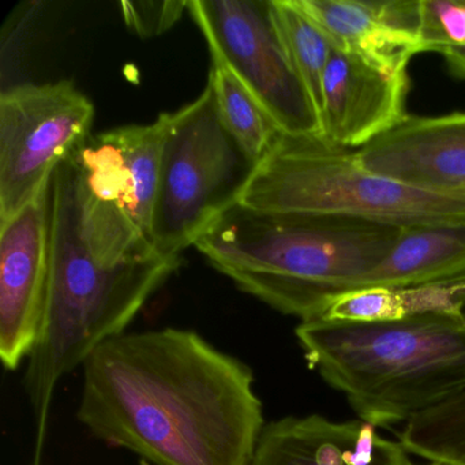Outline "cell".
<instances>
[{"instance_id":"cell-1","label":"cell","mask_w":465,"mask_h":465,"mask_svg":"<svg viewBox=\"0 0 465 465\" xmlns=\"http://www.w3.org/2000/svg\"><path fill=\"white\" fill-rule=\"evenodd\" d=\"M77 418L153 465H249L265 427L254 372L186 329L124 333L84 363Z\"/></svg>"},{"instance_id":"cell-2","label":"cell","mask_w":465,"mask_h":465,"mask_svg":"<svg viewBox=\"0 0 465 465\" xmlns=\"http://www.w3.org/2000/svg\"><path fill=\"white\" fill-rule=\"evenodd\" d=\"M48 198L47 310L24 380L36 419L34 465H42L59 381L124 334L182 263L160 255L119 209L94 198L73 154L54 171Z\"/></svg>"},{"instance_id":"cell-3","label":"cell","mask_w":465,"mask_h":465,"mask_svg":"<svg viewBox=\"0 0 465 465\" xmlns=\"http://www.w3.org/2000/svg\"><path fill=\"white\" fill-rule=\"evenodd\" d=\"M404 227L317 214L271 213L233 205L194 247L236 287L303 321L356 290Z\"/></svg>"},{"instance_id":"cell-4","label":"cell","mask_w":465,"mask_h":465,"mask_svg":"<svg viewBox=\"0 0 465 465\" xmlns=\"http://www.w3.org/2000/svg\"><path fill=\"white\" fill-rule=\"evenodd\" d=\"M310 367L347 396L361 420L407 423L465 391V312L396 321H303Z\"/></svg>"},{"instance_id":"cell-5","label":"cell","mask_w":465,"mask_h":465,"mask_svg":"<svg viewBox=\"0 0 465 465\" xmlns=\"http://www.w3.org/2000/svg\"><path fill=\"white\" fill-rule=\"evenodd\" d=\"M239 205L271 213L317 214L399 227L465 222V195L435 194L374 175L356 151L320 137L280 134L258 163Z\"/></svg>"},{"instance_id":"cell-6","label":"cell","mask_w":465,"mask_h":465,"mask_svg":"<svg viewBox=\"0 0 465 465\" xmlns=\"http://www.w3.org/2000/svg\"><path fill=\"white\" fill-rule=\"evenodd\" d=\"M157 119L163 146L152 239L160 255L182 260L239 203L258 163L225 129L209 83L194 102Z\"/></svg>"},{"instance_id":"cell-7","label":"cell","mask_w":465,"mask_h":465,"mask_svg":"<svg viewBox=\"0 0 465 465\" xmlns=\"http://www.w3.org/2000/svg\"><path fill=\"white\" fill-rule=\"evenodd\" d=\"M213 64L230 70L282 134L320 137V115L296 72L273 0H189Z\"/></svg>"},{"instance_id":"cell-8","label":"cell","mask_w":465,"mask_h":465,"mask_svg":"<svg viewBox=\"0 0 465 465\" xmlns=\"http://www.w3.org/2000/svg\"><path fill=\"white\" fill-rule=\"evenodd\" d=\"M94 105L72 81L23 84L0 94V222L50 183L59 164L91 135Z\"/></svg>"},{"instance_id":"cell-9","label":"cell","mask_w":465,"mask_h":465,"mask_svg":"<svg viewBox=\"0 0 465 465\" xmlns=\"http://www.w3.org/2000/svg\"><path fill=\"white\" fill-rule=\"evenodd\" d=\"M48 186L0 222V358L15 371L39 341L50 280Z\"/></svg>"},{"instance_id":"cell-10","label":"cell","mask_w":465,"mask_h":465,"mask_svg":"<svg viewBox=\"0 0 465 465\" xmlns=\"http://www.w3.org/2000/svg\"><path fill=\"white\" fill-rule=\"evenodd\" d=\"M162 146L157 119L91 134L72 153L89 193L119 209L152 246Z\"/></svg>"},{"instance_id":"cell-11","label":"cell","mask_w":465,"mask_h":465,"mask_svg":"<svg viewBox=\"0 0 465 465\" xmlns=\"http://www.w3.org/2000/svg\"><path fill=\"white\" fill-rule=\"evenodd\" d=\"M374 175L445 195H465V113L408 115L356 151Z\"/></svg>"},{"instance_id":"cell-12","label":"cell","mask_w":465,"mask_h":465,"mask_svg":"<svg viewBox=\"0 0 465 465\" xmlns=\"http://www.w3.org/2000/svg\"><path fill=\"white\" fill-rule=\"evenodd\" d=\"M408 92V72L388 74L333 48L323 74L321 138L350 151L363 148L407 118Z\"/></svg>"},{"instance_id":"cell-13","label":"cell","mask_w":465,"mask_h":465,"mask_svg":"<svg viewBox=\"0 0 465 465\" xmlns=\"http://www.w3.org/2000/svg\"><path fill=\"white\" fill-rule=\"evenodd\" d=\"M331 40L388 74L407 73L420 40V0H292Z\"/></svg>"},{"instance_id":"cell-14","label":"cell","mask_w":465,"mask_h":465,"mask_svg":"<svg viewBox=\"0 0 465 465\" xmlns=\"http://www.w3.org/2000/svg\"><path fill=\"white\" fill-rule=\"evenodd\" d=\"M401 442L364 420L287 416L266 423L249 465H411Z\"/></svg>"},{"instance_id":"cell-15","label":"cell","mask_w":465,"mask_h":465,"mask_svg":"<svg viewBox=\"0 0 465 465\" xmlns=\"http://www.w3.org/2000/svg\"><path fill=\"white\" fill-rule=\"evenodd\" d=\"M465 277V222L404 227L389 254L356 290L410 287ZM355 290V291H356Z\"/></svg>"},{"instance_id":"cell-16","label":"cell","mask_w":465,"mask_h":465,"mask_svg":"<svg viewBox=\"0 0 465 465\" xmlns=\"http://www.w3.org/2000/svg\"><path fill=\"white\" fill-rule=\"evenodd\" d=\"M465 312V277L410 287L361 288L333 302L321 318L396 321L431 312Z\"/></svg>"},{"instance_id":"cell-17","label":"cell","mask_w":465,"mask_h":465,"mask_svg":"<svg viewBox=\"0 0 465 465\" xmlns=\"http://www.w3.org/2000/svg\"><path fill=\"white\" fill-rule=\"evenodd\" d=\"M208 83L213 89L225 129L252 160L260 163L282 134L279 127L238 78L222 64H213Z\"/></svg>"},{"instance_id":"cell-18","label":"cell","mask_w":465,"mask_h":465,"mask_svg":"<svg viewBox=\"0 0 465 465\" xmlns=\"http://www.w3.org/2000/svg\"><path fill=\"white\" fill-rule=\"evenodd\" d=\"M400 442L430 461L465 465V391L408 420Z\"/></svg>"},{"instance_id":"cell-19","label":"cell","mask_w":465,"mask_h":465,"mask_svg":"<svg viewBox=\"0 0 465 465\" xmlns=\"http://www.w3.org/2000/svg\"><path fill=\"white\" fill-rule=\"evenodd\" d=\"M273 4L291 59L309 91L321 121L323 74L333 45L326 35L292 4V0H273Z\"/></svg>"},{"instance_id":"cell-20","label":"cell","mask_w":465,"mask_h":465,"mask_svg":"<svg viewBox=\"0 0 465 465\" xmlns=\"http://www.w3.org/2000/svg\"><path fill=\"white\" fill-rule=\"evenodd\" d=\"M424 53L445 54L465 45V0H420Z\"/></svg>"},{"instance_id":"cell-21","label":"cell","mask_w":465,"mask_h":465,"mask_svg":"<svg viewBox=\"0 0 465 465\" xmlns=\"http://www.w3.org/2000/svg\"><path fill=\"white\" fill-rule=\"evenodd\" d=\"M183 0H152L119 4L124 24L130 31L143 39L159 36L173 28L187 9Z\"/></svg>"},{"instance_id":"cell-22","label":"cell","mask_w":465,"mask_h":465,"mask_svg":"<svg viewBox=\"0 0 465 465\" xmlns=\"http://www.w3.org/2000/svg\"><path fill=\"white\" fill-rule=\"evenodd\" d=\"M443 58L450 72L465 80V45L443 54Z\"/></svg>"},{"instance_id":"cell-23","label":"cell","mask_w":465,"mask_h":465,"mask_svg":"<svg viewBox=\"0 0 465 465\" xmlns=\"http://www.w3.org/2000/svg\"><path fill=\"white\" fill-rule=\"evenodd\" d=\"M411 465H413V464H411ZM429 465H448V464H443V462L431 461V464H429Z\"/></svg>"}]
</instances>
